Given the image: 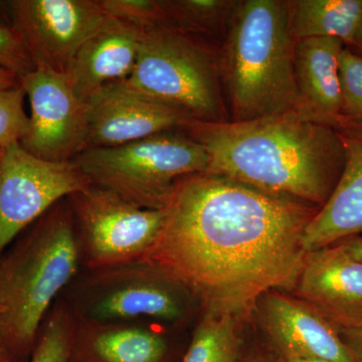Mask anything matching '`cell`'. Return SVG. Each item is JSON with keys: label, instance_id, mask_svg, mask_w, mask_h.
I'll use <instances>...</instances> for the list:
<instances>
[{"label": "cell", "instance_id": "cell-1", "mask_svg": "<svg viewBox=\"0 0 362 362\" xmlns=\"http://www.w3.org/2000/svg\"><path fill=\"white\" fill-rule=\"evenodd\" d=\"M163 211L141 261L185 283L204 313L239 319L267 293L295 289L319 207L204 173L178 180Z\"/></svg>", "mask_w": 362, "mask_h": 362}, {"label": "cell", "instance_id": "cell-2", "mask_svg": "<svg viewBox=\"0 0 362 362\" xmlns=\"http://www.w3.org/2000/svg\"><path fill=\"white\" fill-rule=\"evenodd\" d=\"M183 132L209 157V175L268 194L321 206L343 165L342 135L301 110L250 121H189Z\"/></svg>", "mask_w": 362, "mask_h": 362}, {"label": "cell", "instance_id": "cell-3", "mask_svg": "<svg viewBox=\"0 0 362 362\" xmlns=\"http://www.w3.org/2000/svg\"><path fill=\"white\" fill-rule=\"evenodd\" d=\"M287 1H238L220 51L221 83L233 121L299 109Z\"/></svg>", "mask_w": 362, "mask_h": 362}, {"label": "cell", "instance_id": "cell-4", "mask_svg": "<svg viewBox=\"0 0 362 362\" xmlns=\"http://www.w3.org/2000/svg\"><path fill=\"white\" fill-rule=\"evenodd\" d=\"M75 223L66 199L35 221L0 263V340L8 351H28L45 313L80 265Z\"/></svg>", "mask_w": 362, "mask_h": 362}, {"label": "cell", "instance_id": "cell-5", "mask_svg": "<svg viewBox=\"0 0 362 362\" xmlns=\"http://www.w3.org/2000/svg\"><path fill=\"white\" fill-rule=\"evenodd\" d=\"M122 83L192 120L226 121L220 52L202 35L168 25L143 32L134 70Z\"/></svg>", "mask_w": 362, "mask_h": 362}, {"label": "cell", "instance_id": "cell-6", "mask_svg": "<svg viewBox=\"0 0 362 362\" xmlns=\"http://www.w3.org/2000/svg\"><path fill=\"white\" fill-rule=\"evenodd\" d=\"M73 161L93 185L149 209H163L178 180L206 173L209 165L204 147L182 130L121 146L86 149Z\"/></svg>", "mask_w": 362, "mask_h": 362}, {"label": "cell", "instance_id": "cell-7", "mask_svg": "<svg viewBox=\"0 0 362 362\" xmlns=\"http://www.w3.org/2000/svg\"><path fill=\"white\" fill-rule=\"evenodd\" d=\"M87 279L77 302L81 320L130 323L152 319L177 323L197 301L185 283L147 262L92 270Z\"/></svg>", "mask_w": 362, "mask_h": 362}, {"label": "cell", "instance_id": "cell-8", "mask_svg": "<svg viewBox=\"0 0 362 362\" xmlns=\"http://www.w3.org/2000/svg\"><path fill=\"white\" fill-rule=\"evenodd\" d=\"M66 202L90 270L141 261L163 226V209H143L93 183Z\"/></svg>", "mask_w": 362, "mask_h": 362}, {"label": "cell", "instance_id": "cell-9", "mask_svg": "<svg viewBox=\"0 0 362 362\" xmlns=\"http://www.w3.org/2000/svg\"><path fill=\"white\" fill-rule=\"evenodd\" d=\"M90 185L74 161L42 160L21 144L7 147L0 161V257L51 207Z\"/></svg>", "mask_w": 362, "mask_h": 362}, {"label": "cell", "instance_id": "cell-10", "mask_svg": "<svg viewBox=\"0 0 362 362\" xmlns=\"http://www.w3.org/2000/svg\"><path fill=\"white\" fill-rule=\"evenodd\" d=\"M8 6L35 68L65 76L82 45L108 18L99 0H11Z\"/></svg>", "mask_w": 362, "mask_h": 362}, {"label": "cell", "instance_id": "cell-11", "mask_svg": "<svg viewBox=\"0 0 362 362\" xmlns=\"http://www.w3.org/2000/svg\"><path fill=\"white\" fill-rule=\"evenodd\" d=\"M20 84L32 109L21 146L42 160L73 161L87 149V104L56 71L35 68L20 78Z\"/></svg>", "mask_w": 362, "mask_h": 362}, {"label": "cell", "instance_id": "cell-12", "mask_svg": "<svg viewBox=\"0 0 362 362\" xmlns=\"http://www.w3.org/2000/svg\"><path fill=\"white\" fill-rule=\"evenodd\" d=\"M86 104L87 149L121 146L166 131L183 130L192 120L122 82L107 86Z\"/></svg>", "mask_w": 362, "mask_h": 362}, {"label": "cell", "instance_id": "cell-13", "mask_svg": "<svg viewBox=\"0 0 362 362\" xmlns=\"http://www.w3.org/2000/svg\"><path fill=\"white\" fill-rule=\"evenodd\" d=\"M254 311L284 361L356 362L337 328L303 300L271 291L259 298Z\"/></svg>", "mask_w": 362, "mask_h": 362}, {"label": "cell", "instance_id": "cell-14", "mask_svg": "<svg viewBox=\"0 0 362 362\" xmlns=\"http://www.w3.org/2000/svg\"><path fill=\"white\" fill-rule=\"evenodd\" d=\"M295 289L337 330L362 325V261L343 244L307 252Z\"/></svg>", "mask_w": 362, "mask_h": 362}, {"label": "cell", "instance_id": "cell-15", "mask_svg": "<svg viewBox=\"0 0 362 362\" xmlns=\"http://www.w3.org/2000/svg\"><path fill=\"white\" fill-rule=\"evenodd\" d=\"M141 30L110 18L86 40L71 62L66 78L87 103L100 90L130 77L137 63Z\"/></svg>", "mask_w": 362, "mask_h": 362}, {"label": "cell", "instance_id": "cell-16", "mask_svg": "<svg viewBox=\"0 0 362 362\" xmlns=\"http://www.w3.org/2000/svg\"><path fill=\"white\" fill-rule=\"evenodd\" d=\"M344 47L334 37L298 40L294 47L298 110L337 130L342 107L339 66Z\"/></svg>", "mask_w": 362, "mask_h": 362}, {"label": "cell", "instance_id": "cell-17", "mask_svg": "<svg viewBox=\"0 0 362 362\" xmlns=\"http://www.w3.org/2000/svg\"><path fill=\"white\" fill-rule=\"evenodd\" d=\"M341 135L344 165L329 199L305 228L307 252L362 233V136Z\"/></svg>", "mask_w": 362, "mask_h": 362}, {"label": "cell", "instance_id": "cell-18", "mask_svg": "<svg viewBox=\"0 0 362 362\" xmlns=\"http://www.w3.org/2000/svg\"><path fill=\"white\" fill-rule=\"evenodd\" d=\"M71 351L82 362H163L168 345L160 333L136 324L81 320Z\"/></svg>", "mask_w": 362, "mask_h": 362}, {"label": "cell", "instance_id": "cell-19", "mask_svg": "<svg viewBox=\"0 0 362 362\" xmlns=\"http://www.w3.org/2000/svg\"><path fill=\"white\" fill-rule=\"evenodd\" d=\"M287 6L295 42L334 37L345 47L354 45L362 21V0H293Z\"/></svg>", "mask_w": 362, "mask_h": 362}, {"label": "cell", "instance_id": "cell-20", "mask_svg": "<svg viewBox=\"0 0 362 362\" xmlns=\"http://www.w3.org/2000/svg\"><path fill=\"white\" fill-rule=\"evenodd\" d=\"M238 318L204 313L182 362H239Z\"/></svg>", "mask_w": 362, "mask_h": 362}, {"label": "cell", "instance_id": "cell-21", "mask_svg": "<svg viewBox=\"0 0 362 362\" xmlns=\"http://www.w3.org/2000/svg\"><path fill=\"white\" fill-rule=\"evenodd\" d=\"M166 25L207 37L226 30L238 1L162 0Z\"/></svg>", "mask_w": 362, "mask_h": 362}, {"label": "cell", "instance_id": "cell-22", "mask_svg": "<svg viewBox=\"0 0 362 362\" xmlns=\"http://www.w3.org/2000/svg\"><path fill=\"white\" fill-rule=\"evenodd\" d=\"M342 107L338 131L343 134L362 136V56L349 47L340 57Z\"/></svg>", "mask_w": 362, "mask_h": 362}, {"label": "cell", "instance_id": "cell-23", "mask_svg": "<svg viewBox=\"0 0 362 362\" xmlns=\"http://www.w3.org/2000/svg\"><path fill=\"white\" fill-rule=\"evenodd\" d=\"M76 322L66 307H59L40 327L30 362H70Z\"/></svg>", "mask_w": 362, "mask_h": 362}, {"label": "cell", "instance_id": "cell-24", "mask_svg": "<svg viewBox=\"0 0 362 362\" xmlns=\"http://www.w3.org/2000/svg\"><path fill=\"white\" fill-rule=\"evenodd\" d=\"M104 13L141 32L166 25L162 0H99Z\"/></svg>", "mask_w": 362, "mask_h": 362}, {"label": "cell", "instance_id": "cell-25", "mask_svg": "<svg viewBox=\"0 0 362 362\" xmlns=\"http://www.w3.org/2000/svg\"><path fill=\"white\" fill-rule=\"evenodd\" d=\"M25 90L21 84L0 90V147L20 144L28 132L30 116L25 113Z\"/></svg>", "mask_w": 362, "mask_h": 362}, {"label": "cell", "instance_id": "cell-26", "mask_svg": "<svg viewBox=\"0 0 362 362\" xmlns=\"http://www.w3.org/2000/svg\"><path fill=\"white\" fill-rule=\"evenodd\" d=\"M0 68L13 71L18 78L35 69L25 42L13 26L0 25Z\"/></svg>", "mask_w": 362, "mask_h": 362}, {"label": "cell", "instance_id": "cell-27", "mask_svg": "<svg viewBox=\"0 0 362 362\" xmlns=\"http://www.w3.org/2000/svg\"><path fill=\"white\" fill-rule=\"evenodd\" d=\"M343 342L356 362H362V325L338 330Z\"/></svg>", "mask_w": 362, "mask_h": 362}, {"label": "cell", "instance_id": "cell-28", "mask_svg": "<svg viewBox=\"0 0 362 362\" xmlns=\"http://www.w3.org/2000/svg\"><path fill=\"white\" fill-rule=\"evenodd\" d=\"M20 85V78L13 71L0 68V90L9 89Z\"/></svg>", "mask_w": 362, "mask_h": 362}, {"label": "cell", "instance_id": "cell-29", "mask_svg": "<svg viewBox=\"0 0 362 362\" xmlns=\"http://www.w3.org/2000/svg\"><path fill=\"white\" fill-rule=\"evenodd\" d=\"M343 246L347 250V252L351 255L354 258L362 261V239L357 238V239H351L347 242L343 243Z\"/></svg>", "mask_w": 362, "mask_h": 362}, {"label": "cell", "instance_id": "cell-30", "mask_svg": "<svg viewBox=\"0 0 362 362\" xmlns=\"http://www.w3.org/2000/svg\"><path fill=\"white\" fill-rule=\"evenodd\" d=\"M239 362H286L282 357H273L266 354H254L240 358Z\"/></svg>", "mask_w": 362, "mask_h": 362}, {"label": "cell", "instance_id": "cell-31", "mask_svg": "<svg viewBox=\"0 0 362 362\" xmlns=\"http://www.w3.org/2000/svg\"><path fill=\"white\" fill-rule=\"evenodd\" d=\"M0 25H11L8 1H0Z\"/></svg>", "mask_w": 362, "mask_h": 362}, {"label": "cell", "instance_id": "cell-32", "mask_svg": "<svg viewBox=\"0 0 362 362\" xmlns=\"http://www.w3.org/2000/svg\"><path fill=\"white\" fill-rule=\"evenodd\" d=\"M0 362H13L11 352L8 351L1 340H0Z\"/></svg>", "mask_w": 362, "mask_h": 362}, {"label": "cell", "instance_id": "cell-33", "mask_svg": "<svg viewBox=\"0 0 362 362\" xmlns=\"http://www.w3.org/2000/svg\"><path fill=\"white\" fill-rule=\"evenodd\" d=\"M354 47H356L357 49L362 52V21L361 26H359L358 28V32L356 33V40H354Z\"/></svg>", "mask_w": 362, "mask_h": 362}, {"label": "cell", "instance_id": "cell-34", "mask_svg": "<svg viewBox=\"0 0 362 362\" xmlns=\"http://www.w3.org/2000/svg\"><path fill=\"white\" fill-rule=\"evenodd\" d=\"M286 362H326L323 361H316V359H289Z\"/></svg>", "mask_w": 362, "mask_h": 362}, {"label": "cell", "instance_id": "cell-35", "mask_svg": "<svg viewBox=\"0 0 362 362\" xmlns=\"http://www.w3.org/2000/svg\"><path fill=\"white\" fill-rule=\"evenodd\" d=\"M4 148H2V147H0V161H1L2 156H4Z\"/></svg>", "mask_w": 362, "mask_h": 362}]
</instances>
